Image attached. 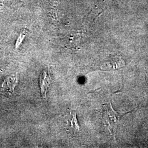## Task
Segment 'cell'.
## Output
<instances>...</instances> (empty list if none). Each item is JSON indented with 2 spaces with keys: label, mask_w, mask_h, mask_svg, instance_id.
<instances>
[{
  "label": "cell",
  "mask_w": 148,
  "mask_h": 148,
  "mask_svg": "<svg viewBox=\"0 0 148 148\" xmlns=\"http://www.w3.org/2000/svg\"><path fill=\"white\" fill-rule=\"evenodd\" d=\"M105 108L106 111L103 119L106 121V125H108L110 131L115 134L116 132L117 123L121 119L122 115H121L118 114L113 109L111 103L105 106Z\"/></svg>",
  "instance_id": "1"
},
{
  "label": "cell",
  "mask_w": 148,
  "mask_h": 148,
  "mask_svg": "<svg viewBox=\"0 0 148 148\" xmlns=\"http://www.w3.org/2000/svg\"><path fill=\"white\" fill-rule=\"evenodd\" d=\"M52 81L51 78L46 72H43L41 75L40 78V86L41 88V95L44 98L47 97V92L51 86Z\"/></svg>",
  "instance_id": "2"
}]
</instances>
